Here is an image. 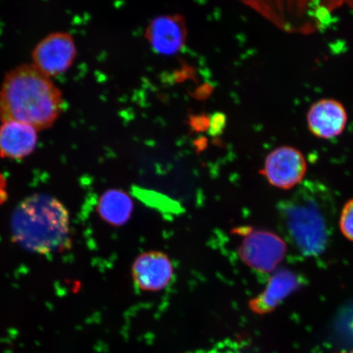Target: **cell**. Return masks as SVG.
<instances>
[{"mask_svg":"<svg viewBox=\"0 0 353 353\" xmlns=\"http://www.w3.org/2000/svg\"><path fill=\"white\" fill-rule=\"evenodd\" d=\"M63 107L59 88L32 64L11 70L0 88L2 122L19 121L43 130L54 125Z\"/></svg>","mask_w":353,"mask_h":353,"instance_id":"cell-1","label":"cell"},{"mask_svg":"<svg viewBox=\"0 0 353 353\" xmlns=\"http://www.w3.org/2000/svg\"><path fill=\"white\" fill-rule=\"evenodd\" d=\"M11 230L16 242L34 253L59 252L70 244L68 212L56 198L46 194L21 202L13 212Z\"/></svg>","mask_w":353,"mask_h":353,"instance_id":"cell-2","label":"cell"},{"mask_svg":"<svg viewBox=\"0 0 353 353\" xmlns=\"http://www.w3.org/2000/svg\"><path fill=\"white\" fill-rule=\"evenodd\" d=\"M348 0H267L268 13L287 32L312 33L333 21Z\"/></svg>","mask_w":353,"mask_h":353,"instance_id":"cell-3","label":"cell"},{"mask_svg":"<svg viewBox=\"0 0 353 353\" xmlns=\"http://www.w3.org/2000/svg\"><path fill=\"white\" fill-rule=\"evenodd\" d=\"M238 254L253 270L270 274L283 261L287 245L283 238L275 232L261 229L243 228Z\"/></svg>","mask_w":353,"mask_h":353,"instance_id":"cell-4","label":"cell"},{"mask_svg":"<svg viewBox=\"0 0 353 353\" xmlns=\"http://www.w3.org/2000/svg\"><path fill=\"white\" fill-rule=\"evenodd\" d=\"M287 227L300 250L316 255L325 249L327 233L325 222L317 206L311 203L296 202L285 211Z\"/></svg>","mask_w":353,"mask_h":353,"instance_id":"cell-5","label":"cell"},{"mask_svg":"<svg viewBox=\"0 0 353 353\" xmlns=\"http://www.w3.org/2000/svg\"><path fill=\"white\" fill-rule=\"evenodd\" d=\"M307 173L305 157L299 149L290 145H281L269 153L265 159L261 174L268 182L278 189H292Z\"/></svg>","mask_w":353,"mask_h":353,"instance_id":"cell-6","label":"cell"},{"mask_svg":"<svg viewBox=\"0 0 353 353\" xmlns=\"http://www.w3.org/2000/svg\"><path fill=\"white\" fill-rule=\"evenodd\" d=\"M76 43L72 35L52 33L42 39L32 52V65L48 77L60 76L76 59Z\"/></svg>","mask_w":353,"mask_h":353,"instance_id":"cell-7","label":"cell"},{"mask_svg":"<svg viewBox=\"0 0 353 353\" xmlns=\"http://www.w3.org/2000/svg\"><path fill=\"white\" fill-rule=\"evenodd\" d=\"M306 121L307 129L317 139L330 140L341 136L346 129L347 112L341 101L321 99L309 108Z\"/></svg>","mask_w":353,"mask_h":353,"instance_id":"cell-8","label":"cell"},{"mask_svg":"<svg viewBox=\"0 0 353 353\" xmlns=\"http://www.w3.org/2000/svg\"><path fill=\"white\" fill-rule=\"evenodd\" d=\"M132 276L140 290L157 292L166 288L174 276V267L168 255L150 251L139 256L132 267Z\"/></svg>","mask_w":353,"mask_h":353,"instance_id":"cell-9","label":"cell"},{"mask_svg":"<svg viewBox=\"0 0 353 353\" xmlns=\"http://www.w3.org/2000/svg\"><path fill=\"white\" fill-rule=\"evenodd\" d=\"M299 276L287 269H281L272 274L262 293L251 299L249 307L255 314L266 315L276 309L301 287Z\"/></svg>","mask_w":353,"mask_h":353,"instance_id":"cell-10","label":"cell"},{"mask_svg":"<svg viewBox=\"0 0 353 353\" xmlns=\"http://www.w3.org/2000/svg\"><path fill=\"white\" fill-rule=\"evenodd\" d=\"M145 37L157 54L173 56L182 50L186 42V26L178 15L159 16L148 26Z\"/></svg>","mask_w":353,"mask_h":353,"instance_id":"cell-11","label":"cell"},{"mask_svg":"<svg viewBox=\"0 0 353 353\" xmlns=\"http://www.w3.org/2000/svg\"><path fill=\"white\" fill-rule=\"evenodd\" d=\"M37 130L19 121H4L0 126V157L21 160L37 148Z\"/></svg>","mask_w":353,"mask_h":353,"instance_id":"cell-12","label":"cell"},{"mask_svg":"<svg viewBox=\"0 0 353 353\" xmlns=\"http://www.w3.org/2000/svg\"><path fill=\"white\" fill-rule=\"evenodd\" d=\"M100 217L113 226L125 225L131 218L134 202L125 192L110 189L101 196L98 206Z\"/></svg>","mask_w":353,"mask_h":353,"instance_id":"cell-13","label":"cell"},{"mask_svg":"<svg viewBox=\"0 0 353 353\" xmlns=\"http://www.w3.org/2000/svg\"><path fill=\"white\" fill-rule=\"evenodd\" d=\"M339 229L347 240L353 242V198L343 207L339 218Z\"/></svg>","mask_w":353,"mask_h":353,"instance_id":"cell-14","label":"cell"},{"mask_svg":"<svg viewBox=\"0 0 353 353\" xmlns=\"http://www.w3.org/2000/svg\"><path fill=\"white\" fill-rule=\"evenodd\" d=\"M225 125H226V117H225L224 114L222 113H215L211 118L210 134L214 136L222 134Z\"/></svg>","mask_w":353,"mask_h":353,"instance_id":"cell-15","label":"cell"},{"mask_svg":"<svg viewBox=\"0 0 353 353\" xmlns=\"http://www.w3.org/2000/svg\"><path fill=\"white\" fill-rule=\"evenodd\" d=\"M8 183L6 176L0 174V205L8 200Z\"/></svg>","mask_w":353,"mask_h":353,"instance_id":"cell-16","label":"cell"},{"mask_svg":"<svg viewBox=\"0 0 353 353\" xmlns=\"http://www.w3.org/2000/svg\"><path fill=\"white\" fill-rule=\"evenodd\" d=\"M341 353H353V351H351V352H341Z\"/></svg>","mask_w":353,"mask_h":353,"instance_id":"cell-17","label":"cell"}]
</instances>
